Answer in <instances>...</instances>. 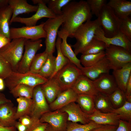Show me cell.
Segmentation results:
<instances>
[{"label":"cell","instance_id":"obj_7","mask_svg":"<svg viewBox=\"0 0 131 131\" xmlns=\"http://www.w3.org/2000/svg\"><path fill=\"white\" fill-rule=\"evenodd\" d=\"M64 21L62 14L57 16L55 18H49L44 22L43 29L46 34L45 51L48 55L53 54L55 51L56 39L58 30Z\"/></svg>","mask_w":131,"mask_h":131},{"label":"cell","instance_id":"obj_5","mask_svg":"<svg viewBox=\"0 0 131 131\" xmlns=\"http://www.w3.org/2000/svg\"><path fill=\"white\" fill-rule=\"evenodd\" d=\"M48 79L39 74L29 72L24 73L13 72L10 75L4 79L5 86L10 90L17 85L23 84L34 88L47 82Z\"/></svg>","mask_w":131,"mask_h":131},{"label":"cell","instance_id":"obj_41","mask_svg":"<svg viewBox=\"0 0 131 131\" xmlns=\"http://www.w3.org/2000/svg\"><path fill=\"white\" fill-rule=\"evenodd\" d=\"M86 1L92 15L98 17L103 8L106 4V0H87Z\"/></svg>","mask_w":131,"mask_h":131},{"label":"cell","instance_id":"obj_3","mask_svg":"<svg viewBox=\"0 0 131 131\" xmlns=\"http://www.w3.org/2000/svg\"><path fill=\"white\" fill-rule=\"evenodd\" d=\"M25 40L24 38L13 39L0 49V55L9 64L13 72L17 71L23 55Z\"/></svg>","mask_w":131,"mask_h":131},{"label":"cell","instance_id":"obj_1","mask_svg":"<svg viewBox=\"0 0 131 131\" xmlns=\"http://www.w3.org/2000/svg\"><path fill=\"white\" fill-rule=\"evenodd\" d=\"M64 21L58 32L73 38L76 30L84 23L91 20L92 15L86 1H71L62 9Z\"/></svg>","mask_w":131,"mask_h":131},{"label":"cell","instance_id":"obj_27","mask_svg":"<svg viewBox=\"0 0 131 131\" xmlns=\"http://www.w3.org/2000/svg\"><path fill=\"white\" fill-rule=\"evenodd\" d=\"M12 11L9 6L0 8V34L10 38V21Z\"/></svg>","mask_w":131,"mask_h":131},{"label":"cell","instance_id":"obj_49","mask_svg":"<svg viewBox=\"0 0 131 131\" xmlns=\"http://www.w3.org/2000/svg\"><path fill=\"white\" fill-rule=\"evenodd\" d=\"M125 94L127 99H131V76L130 77L127 84Z\"/></svg>","mask_w":131,"mask_h":131},{"label":"cell","instance_id":"obj_43","mask_svg":"<svg viewBox=\"0 0 131 131\" xmlns=\"http://www.w3.org/2000/svg\"><path fill=\"white\" fill-rule=\"evenodd\" d=\"M121 23L119 32L131 41V18L130 16L120 19Z\"/></svg>","mask_w":131,"mask_h":131},{"label":"cell","instance_id":"obj_29","mask_svg":"<svg viewBox=\"0 0 131 131\" xmlns=\"http://www.w3.org/2000/svg\"><path fill=\"white\" fill-rule=\"evenodd\" d=\"M18 103L16 115V119L25 115H30L33 103L32 98L20 97L16 98Z\"/></svg>","mask_w":131,"mask_h":131},{"label":"cell","instance_id":"obj_25","mask_svg":"<svg viewBox=\"0 0 131 131\" xmlns=\"http://www.w3.org/2000/svg\"><path fill=\"white\" fill-rule=\"evenodd\" d=\"M41 87L49 104L54 101L62 92L58 83L53 78L48 79L47 82L41 85Z\"/></svg>","mask_w":131,"mask_h":131},{"label":"cell","instance_id":"obj_36","mask_svg":"<svg viewBox=\"0 0 131 131\" xmlns=\"http://www.w3.org/2000/svg\"><path fill=\"white\" fill-rule=\"evenodd\" d=\"M108 96L112 107L115 109L122 106L127 100L124 93L118 88Z\"/></svg>","mask_w":131,"mask_h":131},{"label":"cell","instance_id":"obj_50","mask_svg":"<svg viewBox=\"0 0 131 131\" xmlns=\"http://www.w3.org/2000/svg\"><path fill=\"white\" fill-rule=\"evenodd\" d=\"M15 126L17 129L18 131H26L28 127L20 123L19 121H17Z\"/></svg>","mask_w":131,"mask_h":131},{"label":"cell","instance_id":"obj_28","mask_svg":"<svg viewBox=\"0 0 131 131\" xmlns=\"http://www.w3.org/2000/svg\"><path fill=\"white\" fill-rule=\"evenodd\" d=\"M95 96L84 94L78 95L76 102L83 112L88 115H90L95 110Z\"/></svg>","mask_w":131,"mask_h":131},{"label":"cell","instance_id":"obj_30","mask_svg":"<svg viewBox=\"0 0 131 131\" xmlns=\"http://www.w3.org/2000/svg\"><path fill=\"white\" fill-rule=\"evenodd\" d=\"M95 109L104 113L112 112L114 108L107 96L99 92L95 98Z\"/></svg>","mask_w":131,"mask_h":131},{"label":"cell","instance_id":"obj_16","mask_svg":"<svg viewBox=\"0 0 131 131\" xmlns=\"http://www.w3.org/2000/svg\"><path fill=\"white\" fill-rule=\"evenodd\" d=\"M92 81L95 88L99 92L107 96L118 88L113 76L109 73L103 74Z\"/></svg>","mask_w":131,"mask_h":131},{"label":"cell","instance_id":"obj_12","mask_svg":"<svg viewBox=\"0 0 131 131\" xmlns=\"http://www.w3.org/2000/svg\"><path fill=\"white\" fill-rule=\"evenodd\" d=\"M41 123H46L56 131H66L68 115L60 109L50 111L43 115L40 118Z\"/></svg>","mask_w":131,"mask_h":131},{"label":"cell","instance_id":"obj_21","mask_svg":"<svg viewBox=\"0 0 131 131\" xmlns=\"http://www.w3.org/2000/svg\"><path fill=\"white\" fill-rule=\"evenodd\" d=\"M90 121L99 124L118 126L120 119L119 115L113 112L104 113L96 109L91 114L88 115Z\"/></svg>","mask_w":131,"mask_h":131},{"label":"cell","instance_id":"obj_14","mask_svg":"<svg viewBox=\"0 0 131 131\" xmlns=\"http://www.w3.org/2000/svg\"><path fill=\"white\" fill-rule=\"evenodd\" d=\"M94 38L103 41L107 47L110 45L119 46L131 52V41L120 32L113 37L108 38L105 36L100 26L96 30Z\"/></svg>","mask_w":131,"mask_h":131},{"label":"cell","instance_id":"obj_10","mask_svg":"<svg viewBox=\"0 0 131 131\" xmlns=\"http://www.w3.org/2000/svg\"><path fill=\"white\" fill-rule=\"evenodd\" d=\"M44 22L40 25L32 26L10 28V38L11 39L24 38L27 40H35L45 38L46 33L43 29Z\"/></svg>","mask_w":131,"mask_h":131},{"label":"cell","instance_id":"obj_52","mask_svg":"<svg viewBox=\"0 0 131 131\" xmlns=\"http://www.w3.org/2000/svg\"><path fill=\"white\" fill-rule=\"evenodd\" d=\"M0 131H17L15 126L5 127L0 125Z\"/></svg>","mask_w":131,"mask_h":131},{"label":"cell","instance_id":"obj_46","mask_svg":"<svg viewBox=\"0 0 131 131\" xmlns=\"http://www.w3.org/2000/svg\"><path fill=\"white\" fill-rule=\"evenodd\" d=\"M118 126L104 125L89 131H116Z\"/></svg>","mask_w":131,"mask_h":131},{"label":"cell","instance_id":"obj_31","mask_svg":"<svg viewBox=\"0 0 131 131\" xmlns=\"http://www.w3.org/2000/svg\"><path fill=\"white\" fill-rule=\"evenodd\" d=\"M61 42V38L58 37L56 41L55 46L57 51V56L56 57L55 69L53 74L48 79H51L53 78L59 70L70 61L64 55L61 51L60 44Z\"/></svg>","mask_w":131,"mask_h":131},{"label":"cell","instance_id":"obj_9","mask_svg":"<svg viewBox=\"0 0 131 131\" xmlns=\"http://www.w3.org/2000/svg\"><path fill=\"white\" fill-rule=\"evenodd\" d=\"M42 40L26 39L25 50L18 66L16 72L24 73L29 71L32 62L37 51L42 46Z\"/></svg>","mask_w":131,"mask_h":131},{"label":"cell","instance_id":"obj_11","mask_svg":"<svg viewBox=\"0 0 131 131\" xmlns=\"http://www.w3.org/2000/svg\"><path fill=\"white\" fill-rule=\"evenodd\" d=\"M32 1L34 4H38V6L35 14L29 17L17 16L13 20L11 24L13 22H17L24 24L27 26H34L36 25L38 20L43 18H49L57 16L49 8L44 0H32Z\"/></svg>","mask_w":131,"mask_h":131},{"label":"cell","instance_id":"obj_26","mask_svg":"<svg viewBox=\"0 0 131 131\" xmlns=\"http://www.w3.org/2000/svg\"><path fill=\"white\" fill-rule=\"evenodd\" d=\"M58 37L62 39L60 44L61 51L64 55L67 58L69 61L75 65L78 68L81 69L83 67L82 65L80 60L76 57V56L73 50L71 45L67 42L68 36L65 34L58 32Z\"/></svg>","mask_w":131,"mask_h":131},{"label":"cell","instance_id":"obj_22","mask_svg":"<svg viewBox=\"0 0 131 131\" xmlns=\"http://www.w3.org/2000/svg\"><path fill=\"white\" fill-rule=\"evenodd\" d=\"M8 5L12 11V15L10 21V24L13 20L22 14H29L36 12L38 6L33 5L28 3L26 0H9Z\"/></svg>","mask_w":131,"mask_h":131},{"label":"cell","instance_id":"obj_47","mask_svg":"<svg viewBox=\"0 0 131 131\" xmlns=\"http://www.w3.org/2000/svg\"><path fill=\"white\" fill-rule=\"evenodd\" d=\"M34 118L29 115H25L20 118L18 120L19 121L28 127L33 123Z\"/></svg>","mask_w":131,"mask_h":131},{"label":"cell","instance_id":"obj_40","mask_svg":"<svg viewBox=\"0 0 131 131\" xmlns=\"http://www.w3.org/2000/svg\"><path fill=\"white\" fill-rule=\"evenodd\" d=\"M48 7L56 16L62 14V9L71 0H44Z\"/></svg>","mask_w":131,"mask_h":131},{"label":"cell","instance_id":"obj_45","mask_svg":"<svg viewBox=\"0 0 131 131\" xmlns=\"http://www.w3.org/2000/svg\"><path fill=\"white\" fill-rule=\"evenodd\" d=\"M116 131H131V121L119 119V124Z\"/></svg>","mask_w":131,"mask_h":131},{"label":"cell","instance_id":"obj_34","mask_svg":"<svg viewBox=\"0 0 131 131\" xmlns=\"http://www.w3.org/2000/svg\"><path fill=\"white\" fill-rule=\"evenodd\" d=\"M56 57L53 54L48 55L46 62L39 74L46 78L47 77L49 78L51 76L55 69Z\"/></svg>","mask_w":131,"mask_h":131},{"label":"cell","instance_id":"obj_33","mask_svg":"<svg viewBox=\"0 0 131 131\" xmlns=\"http://www.w3.org/2000/svg\"><path fill=\"white\" fill-rule=\"evenodd\" d=\"M105 57V51L95 54H82L80 62L84 67H89L95 64Z\"/></svg>","mask_w":131,"mask_h":131},{"label":"cell","instance_id":"obj_37","mask_svg":"<svg viewBox=\"0 0 131 131\" xmlns=\"http://www.w3.org/2000/svg\"><path fill=\"white\" fill-rule=\"evenodd\" d=\"M107 47L103 41L93 38L81 54H97L105 51Z\"/></svg>","mask_w":131,"mask_h":131},{"label":"cell","instance_id":"obj_17","mask_svg":"<svg viewBox=\"0 0 131 131\" xmlns=\"http://www.w3.org/2000/svg\"><path fill=\"white\" fill-rule=\"evenodd\" d=\"M17 107L12 102L0 105V125L5 127L15 126L16 122V115Z\"/></svg>","mask_w":131,"mask_h":131},{"label":"cell","instance_id":"obj_38","mask_svg":"<svg viewBox=\"0 0 131 131\" xmlns=\"http://www.w3.org/2000/svg\"><path fill=\"white\" fill-rule=\"evenodd\" d=\"M103 125L99 124L92 121L86 124H80L70 122L68 123L66 131H89Z\"/></svg>","mask_w":131,"mask_h":131},{"label":"cell","instance_id":"obj_8","mask_svg":"<svg viewBox=\"0 0 131 131\" xmlns=\"http://www.w3.org/2000/svg\"><path fill=\"white\" fill-rule=\"evenodd\" d=\"M105 51L111 69H120L126 64L131 63V52L122 47L110 45L107 47Z\"/></svg>","mask_w":131,"mask_h":131},{"label":"cell","instance_id":"obj_53","mask_svg":"<svg viewBox=\"0 0 131 131\" xmlns=\"http://www.w3.org/2000/svg\"><path fill=\"white\" fill-rule=\"evenodd\" d=\"M9 0H0V8H3L8 5Z\"/></svg>","mask_w":131,"mask_h":131},{"label":"cell","instance_id":"obj_23","mask_svg":"<svg viewBox=\"0 0 131 131\" xmlns=\"http://www.w3.org/2000/svg\"><path fill=\"white\" fill-rule=\"evenodd\" d=\"M107 4L120 19L130 17L131 15V2L130 1L110 0Z\"/></svg>","mask_w":131,"mask_h":131},{"label":"cell","instance_id":"obj_42","mask_svg":"<svg viewBox=\"0 0 131 131\" xmlns=\"http://www.w3.org/2000/svg\"><path fill=\"white\" fill-rule=\"evenodd\" d=\"M13 72L9 64L0 55V77L4 80L9 77Z\"/></svg>","mask_w":131,"mask_h":131},{"label":"cell","instance_id":"obj_39","mask_svg":"<svg viewBox=\"0 0 131 131\" xmlns=\"http://www.w3.org/2000/svg\"><path fill=\"white\" fill-rule=\"evenodd\" d=\"M112 112L119 115L120 119L127 121H131V99H127L122 106L114 109Z\"/></svg>","mask_w":131,"mask_h":131},{"label":"cell","instance_id":"obj_44","mask_svg":"<svg viewBox=\"0 0 131 131\" xmlns=\"http://www.w3.org/2000/svg\"><path fill=\"white\" fill-rule=\"evenodd\" d=\"M48 124L46 123H41L40 119L35 118L33 123L26 131H45Z\"/></svg>","mask_w":131,"mask_h":131},{"label":"cell","instance_id":"obj_15","mask_svg":"<svg viewBox=\"0 0 131 131\" xmlns=\"http://www.w3.org/2000/svg\"><path fill=\"white\" fill-rule=\"evenodd\" d=\"M80 69L82 75L93 81L103 74L109 73L111 68L109 62L105 57L92 66L83 67Z\"/></svg>","mask_w":131,"mask_h":131},{"label":"cell","instance_id":"obj_35","mask_svg":"<svg viewBox=\"0 0 131 131\" xmlns=\"http://www.w3.org/2000/svg\"><path fill=\"white\" fill-rule=\"evenodd\" d=\"M48 54L45 51L36 54L31 65L28 72L34 74H39L46 62Z\"/></svg>","mask_w":131,"mask_h":131},{"label":"cell","instance_id":"obj_4","mask_svg":"<svg viewBox=\"0 0 131 131\" xmlns=\"http://www.w3.org/2000/svg\"><path fill=\"white\" fill-rule=\"evenodd\" d=\"M97 17L104 35L106 37H113L119 33L121 19L107 4L103 8Z\"/></svg>","mask_w":131,"mask_h":131},{"label":"cell","instance_id":"obj_18","mask_svg":"<svg viewBox=\"0 0 131 131\" xmlns=\"http://www.w3.org/2000/svg\"><path fill=\"white\" fill-rule=\"evenodd\" d=\"M60 109L67 113L68 121L79 122L82 124H86L90 121L88 119V115L83 112L75 102H72Z\"/></svg>","mask_w":131,"mask_h":131},{"label":"cell","instance_id":"obj_48","mask_svg":"<svg viewBox=\"0 0 131 131\" xmlns=\"http://www.w3.org/2000/svg\"><path fill=\"white\" fill-rule=\"evenodd\" d=\"M11 41V39L3 35L0 34V49L5 46Z\"/></svg>","mask_w":131,"mask_h":131},{"label":"cell","instance_id":"obj_32","mask_svg":"<svg viewBox=\"0 0 131 131\" xmlns=\"http://www.w3.org/2000/svg\"><path fill=\"white\" fill-rule=\"evenodd\" d=\"M34 88L23 84H18L10 90V93L15 98L22 97L32 98Z\"/></svg>","mask_w":131,"mask_h":131},{"label":"cell","instance_id":"obj_19","mask_svg":"<svg viewBox=\"0 0 131 131\" xmlns=\"http://www.w3.org/2000/svg\"><path fill=\"white\" fill-rule=\"evenodd\" d=\"M78 94L96 96L99 92L96 90L92 80L81 75L72 88Z\"/></svg>","mask_w":131,"mask_h":131},{"label":"cell","instance_id":"obj_51","mask_svg":"<svg viewBox=\"0 0 131 131\" xmlns=\"http://www.w3.org/2000/svg\"><path fill=\"white\" fill-rule=\"evenodd\" d=\"M11 102V100L7 98L4 94L0 92V105L5 103Z\"/></svg>","mask_w":131,"mask_h":131},{"label":"cell","instance_id":"obj_20","mask_svg":"<svg viewBox=\"0 0 131 131\" xmlns=\"http://www.w3.org/2000/svg\"><path fill=\"white\" fill-rule=\"evenodd\" d=\"M77 96L78 94L72 88L62 91L49 104L51 111L61 109L72 102H76Z\"/></svg>","mask_w":131,"mask_h":131},{"label":"cell","instance_id":"obj_13","mask_svg":"<svg viewBox=\"0 0 131 131\" xmlns=\"http://www.w3.org/2000/svg\"><path fill=\"white\" fill-rule=\"evenodd\" d=\"M33 103L30 116L40 119L43 114L51 111L41 87V85L35 87L33 90Z\"/></svg>","mask_w":131,"mask_h":131},{"label":"cell","instance_id":"obj_55","mask_svg":"<svg viewBox=\"0 0 131 131\" xmlns=\"http://www.w3.org/2000/svg\"><path fill=\"white\" fill-rule=\"evenodd\" d=\"M45 131H56L49 124L48 125Z\"/></svg>","mask_w":131,"mask_h":131},{"label":"cell","instance_id":"obj_24","mask_svg":"<svg viewBox=\"0 0 131 131\" xmlns=\"http://www.w3.org/2000/svg\"><path fill=\"white\" fill-rule=\"evenodd\" d=\"M112 75L118 88L125 93L126 84L131 76V63L126 64L120 69L113 70Z\"/></svg>","mask_w":131,"mask_h":131},{"label":"cell","instance_id":"obj_2","mask_svg":"<svg viewBox=\"0 0 131 131\" xmlns=\"http://www.w3.org/2000/svg\"><path fill=\"white\" fill-rule=\"evenodd\" d=\"M100 26L97 19L90 20L81 25L74 33L73 38L76 40V43L72 45L76 56L82 53L94 38L97 30Z\"/></svg>","mask_w":131,"mask_h":131},{"label":"cell","instance_id":"obj_6","mask_svg":"<svg viewBox=\"0 0 131 131\" xmlns=\"http://www.w3.org/2000/svg\"><path fill=\"white\" fill-rule=\"evenodd\" d=\"M81 75V69L69 61L56 74L53 78L58 83L62 91L72 88Z\"/></svg>","mask_w":131,"mask_h":131},{"label":"cell","instance_id":"obj_54","mask_svg":"<svg viewBox=\"0 0 131 131\" xmlns=\"http://www.w3.org/2000/svg\"><path fill=\"white\" fill-rule=\"evenodd\" d=\"M5 86L4 80L0 77V92L4 89Z\"/></svg>","mask_w":131,"mask_h":131}]
</instances>
